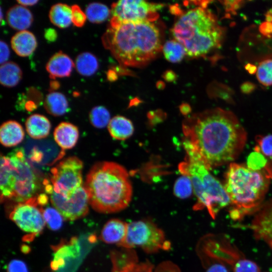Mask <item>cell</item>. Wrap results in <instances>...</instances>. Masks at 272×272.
I'll return each instance as SVG.
<instances>
[{
    "instance_id": "13",
    "label": "cell",
    "mask_w": 272,
    "mask_h": 272,
    "mask_svg": "<svg viewBox=\"0 0 272 272\" xmlns=\"http://www.w3.org/2000/svg\"><path fill=\"white\" fill-rule=\"evenodd\" d=\"M250 225L254 237L265 242L272 249V201H269L256 212Z\"/></svg>"
},
{
    "instance_id": "23",
    "label": "cell",
    "mask_w": 272,
    "mask_h": 272,
    "mask_svg": "<svg viewBox=\"0 0 272 272\" xmlns=\"http://www.w3.org/2000/svg\"><path fill=\"white\" fill-rule=\"evenodd\" d=\"M44 106L49 114L54 116H60L67 112L69 103L64 94L58 92H52L46 96Z\"/></svg>"
},
{
    "instance_id": "2",
    "label": "cell",
    "mask_w": 272,
    "mask_h": 272,
    "mask_svg": "<svg viewBox=\"0 0 272 272\" xmlns=\"http://www.w3.org/2000/svg\"><path fill=\"white\" fill-rule=\"evenodd\" d=\"M163 38V30L156 22H143L110 25L102 41L121 65L139 67L159 55Z\"/></svg>"
},
{
    "instance_id": "16",
    "label": "cell",
    "mask_w": 272,
    "mask_h": 272,
    "mask_svg": "<svg viewBox=\"0 0 272 272\" xmlns=\"http://www.w3.org/2000/svg\"><path fill=\"white\" fill-rule=\"evenodd\" d=\"M6 20L12 28L21 31L30 27L33 21V16L26 7L16 5L8 11Z\"/></svg>"
},
{
    "instance_id": "31",
    "label": "cell",
    "mask_w": 272,
    "mask_h": 272,
    "mask_svg": "<svg viewBox=\"0 0 272 272\" xmlns=\"http://www.w3.org/2000/svg\"><path fill=\"white\" fill-rule=\"evenodd\" d=\"M43 214L45 224L50 229L57 230L61 228L64 218L55 208H46Z\"/></svg>"
},
{
    "instance_id": "40",
    "label": "cell",
    "mask_w": 272,
    "mask_h": 272,
    "mask_svg": "<svg viewBox=\"0 0 272 272\" xmlns=\"http://www.w3.org/2000/svg\"><path fill=\"white\" fill-rule=\"evenodd\" d=\"M0 62L1 64H2L7 62V60H8L10 56V51L7 44L2 40H1L0 42Z\"/></svg>"
},
{
    "instance_id": "37",
    "label": "cell",
    "mask_w": 272,
    "mask_h": 272,
    "mask_svg": "<svg viewBox=\"0 0 272 272\" xmlns=\"http://www.w3.org/2000/svg\"><path fill=\"white\" fill-rule=\"evenodd\" d=\"M7 272H28V269L24 261L19 259H13L7 266Z\"/></svg>"
},
{
    "instance_id": "10",
    "label": "cell",
    "mask_w": 272,
    "mask_h": 272,
    "mask_svg": "<svg viewBox=\"0 0 272 272\" xmlns=\"http://www.w3.org/2000/svg\"><path fill=\"white\" fill-rule=\"evenodd\" d=\"M83 168V163L79 158H66L51 169L52 185H46L58 194L65 195L72 192L84 185Z\"/></svg>"
},
{
    "instance_id": "38",
    "label": "cell",
    "mask_w": 272,
    "mask_h": 272,
    "mask_svg": "<svg viewBox=\"0 0 272 272\" xmlns=\"http://www.w3.org/2000/svg\"><path fill=\"white\" fill-rule=\"evenodd\" d=\"M154 272H181L178 266L170 261H164L160 263Z\"/></svg>"
},
{
    "instance_id": "22",
    "label": "cell",
    "mask_w": 272,
    "mask_h": 272,
    "mask_svg": "<svg viewBox=\"0 0 272 272\" xmlns=\"http://www.w3.org/2000/svg\"><path fill=\"white\" fill-rule=\"evenodd\" d=\"M110 253L111 271H117L139 262L138 254L134 249L120 247Z\"/></svg>"
},
{
    "instance_id": "24",
    "label": "cell",
    "mask_w": 272,
    "mask_h": 272,
    "mask_svg": "<svg viewBox=\"0 0 272 272\" xmlns=\"http://www.w3.org/2000/svg\"><path fill=\"white\" fill-rule=\"evenodd\" d=\"M49 18L56 27L66 28L72 23V8L66 4H56L49 10Z\"/></svg>"
},
{
    "instance_id": "7",
    "label": "cell",
    "mask_w": 272,
    "mask_h": 272,
    "mask_svg": "<svg viewBox=\"0 0 272 272\" xmlns=\"http://www.w3.org/2000/svg\"><path fill=\"white\" fill-rule=\"evenodd\" d=\"M178 166L183 175L192 182L197 201L194 211L206 209L211 218L215 219L219 211L230 204L224 186L210 172V169L197 158L186 156Z\"/></svg>"
},
{
    "instance_id": "36",
    "label": "cell",
    "mask_w": 272,
    "mask_h": 272,
    "mask_svg": "<svg viewBox=\"0 0 272 272\" xmlns=\"http://www.w3.org/2000/svg\"><path fill=\"white\" fill-rule=\"evenodd\" d=\"M71 8L73 24L77 27H83L87 19L85 13L77 5H74Z\"/></svg>"
},
{
    "instance_id": "47",
    "label": "cell",
    "mask_w": 272,
    "mask_h": 272,
    "mask_svg": "<svg viewBox=\"0 0 272 272\" xmlns=\"http://www.w3.org/2000/svg\"><path fill=\"white\" fill-rule=\"evenodd\" d=\"M181 112L187 115L190 111V107L188 104L186 103L182 104L180 107Z\"/></svg>"
},
{
    "instance_id": "33",
    "label": "cell",
    "mask_w": 272,
    "mask_h": 272,
    "mask_svg": "<svg viewBox=\"0 0 272 272\" xmlns=\"http://www.w3.org/2000/svg\"><path fill=\"white\" fill-rule=\"evenodd\" d=\"M267 164L265 157L258 150L251 153L248 158L247 167L253 170H261L264 169Z\"/></svg>"
},
{
    "instance_id": "21",
    "label": "cell",
    "mask_w": 272,
    "mask_h": 272,
    "mask_svg": "<svg viewBox=\"0 0 272 272\" xmlns=\"http://www.w3.org/2000/svg\"><path fill=\"white\" fill-rule=\"evenodd\" d=\"M107 128L110 135L117 140H125L134 132V126L131 120L121 115L112 118Z\"/></svg>"
},
{
    "instance_id": "3",
    "label": "cell",
    "mask_w": 272,
    "mask_h": 272,
    "mask_svg": "<svg viewBox=\"0 0 272 272\" xmlns=\"http://www.w3.org/2000/svg\"><path fill=\"white\" fill-rule=\"evenodd\" d=\"M84 186L90 205L99 213L121 211L131 200L132 187L128 173L123 166L115 162L95 164L86 176Z\"/></svg>"
},
{
    "instance_id": "12",
    "label": "cell",
    "mask_w": 272,
    "mask_h": 272,
    "mask_svg": "<svg viewBox=\"0 0 272 272\" xmlns=\"http://www.w3.org/2000/svg\"><path fill=\"white\" fill-rule=\"evenodd\" d=\"M50 200L64 219L75 220L85 217L88 213L89 200L84 185L76 190L65 195L58 194L46 186Z\"/></svg>"
},
{
    "instance_id": "45",
    "label": "cell",
    "mask_w": 272,
    "mask_h": 272,
    "mask_svg": "<svg viewBox=\"0 0 272 272\" xmlns=\"http://www.w3.org/2000/svg\"><path fill=\"white\" fill-rule=\"evenodd\" d=\"M107 77L109 81H112L116 79L117 74L113 70H109L107 72Z\"/></svg>"
},
{
    "instance_id": "9",
    "label": "cell",
    "mask_w": 272,
    "mask_h": 272,
    "mask_svg": "<svg viewBox=\"0 0 272 272\" xmlns=\"http://www.w3.org/2000/svg\"><path fill=\"white\" fill-rule=\"evenodd\" d=\"M163 4L138 0H122L111 5L110 25L125 23L156 22Z\"/></svg>"
},
{
    "instance_id": "30",
    "label": "cell",
    "mask_w": 272,
    "mask_h": 272,
    "mask_svg": "<svg viewBox=\"0 0 272 272\" xmlns=\"http://www.w3.org/2000/svg\"><path fill=\"white\" fill-rule=\"evenodd\" d=\"M193 192L192 182L190 178L182 174L174 183L173 193L178 198L185 199L189 197Z\"/></svg>"
},
{
    "instance_id": "14",
    "label": "cell",
    "mask_w": 272,
    "mask_h": 272,
    "mask_svg": "<svg viewBox=\"0 0 272 272\" xmlns=\"http://www.w3.org/2000/svg\"><path fill=\"white\" fill-rule=\"evenodd\" d=\"M127 224L119 219L108 220L102 229L100 239L106 243L115 244L119 247L125 240Z\"/></svg>"
},
{
    "instance_id": "46",
    "label": "cell",
    "mask_w": 272,
    "mask_h": 272,
    "mask_svg": "<svg viewBox=\"0 0 272 272\" xmlns=\"http://www.w3.org/2000/svg\"><path fill=\"white\" fill-rule=\"evenodd\" d=\"M164 78L168 81H172L175 78V75L173 72L169 71L165 73Z\"/></svg>"
},
{
    "instance_id": "17",
    "label": "cell",
    "mask_w": 272,
    "mask_h": 272,
    "mask_svg": "<svg viewBox=\"0 0 272 272\" xmlns=\"http://www.w3.org/2000/svg\"><path fill=\"white\" fill-rule=\"evenodd\" d=\"M11 47L15 52L21 57L31 55L35 50L37 42L35 35L27 30L16 33L11 38Z\"/></svg>"
},
{
    "instance_id": "44",
    "label": "cell",
    "mask_w": 272,
    "mask_h": 272,
    "mask_svg": "<svg viewBox=\"0 0 272 272\" xmlns=\"http://www.w3.org/2000/svg\"><path fill=\"white\" fill-rule=\"evenodd\" d=\"M60 87V84L58 82L52 80L50 82L49 85V91L52 92H55L54 91L58 89Z\"/></svg>"
},
{
    "instance_id": "35",
    "label": "cell",
    "mask_w": 272,
    "mask_h": 272,
    "mask_svg": "<svg viewBox=\"0 0 272 272\" xmlns=\"http://www.w3.org/2000/svg\"><path fill=\"white\" fill-rule=\"evenodd\" d=\"M233 272H260L258 265L250 260L241 258L233 267Z\"/></svg>"
},
{
    "instance_id": "15",
    "label": "cell",
    "mask_w": 272,
    "mask_h": 272,
    "mask_svg": "<svg viewBox=\"0 0 272 272\" xmlns=\"http://www.w3.org/2000/svg\"><path fill=\"white\" fill-rule=\"evenodd\" d=\"M75 63L71 58L60 51L53 54L46 65V70L52 80L56 78L69 77L73 71Z\"/></svg>"
},
{
    "instance_id": "20",
    "label": "cell",
    "mask_w": 272,
    "mask_h": 272,
    "mask_svg": "<svg viewBox=\"0 0 272 272\" xmlns=\"http://www.w3.org/2000/svg\"><path fill=\"white\" fill-rule=\"evenodd\" d=\"M26 131L34 139H42L49 134L51 124L45 116L34 114L29 116L25 122Z\"/></svg>"
},
{
    "instance_id": "28",
    "label": "cell",
    "mask_w": 272,
    "mask_h": 272,
    "mask_svg": "<svg viewBox=\"0 0 272 272\" xmlns=\"http://www.w3.org/2000/svg\"><path fill=\"white\" fill-rule=\"evenodd\" d=\"M162 51L166 59L171 62H178L186 54L184 46L176 40L166 41L163 45Z\"/></svg>"
},
{
    "instance_id": "26",
    "label": "cell",
    "mask_w": 272,
    "mask_h": 272,
    "mask_svg": "<svg viewBox=\"0 0 272 272\" xmlns=\"http://www.w3.org/2000/svg\"><path fill=\"white\" fill-rule=\"evenodd\" d=\"M75 66L77 71L82 76L89 77L98 69L99 63L96 56L89 52L80 53L76 57Z\"/></svg>"
},
{
    "instance_id": "29",
    "label": "cell",
    "mask_w": 272,
    "mask_h": 272,
    "mask_svg": "<svg viewBox=\"0 0 272 272\" xmlns=\"http://www.w3.org/2000/svg\"><path fill=\"white\" fill-rule=\"evenodd\" d=\"M89 117L92 125L98 128L108 126L111 120L109 111L102 106L93 107L89 113Z\"/></svg>"
},
{
    "instance_id": "1",
    "label": "cell",
    "mask_w": 272,
    "mask_h": 272,
    "mask_svg": "<svg viewBox=\"0 0 272 272\" xmlns=\"http://www.w3.org/2000/svg\"><path fill=\"white\" fill-rule=\"evenodd\" d=\"M182 127L186 155L195 156L209 169L232 163L247 140L246 130L236 116L220 108L187 116Z\"/></svg>"
},
{
    "instance_id": "6",
    "label": "cell",
    "mask_w": 272,
    "mask_h": 272,
    "mask_svg": "<svg viewBox=\"0 0 272 272\" xmlns=\"http://www.w3.org/2000/svg\"><path fill=\"white\" fill-rule=\"evenodd\" d=\"M0 177L1 201L24 202L36 196L40 188V179L21 149L1 155Z\"/></svg>"
},
{
    "instance_id": "5",
    "label": "cell",
    "mask_w": 272,
    "mask_h": 272,
    "mask_svg": "<svg viewBox=\"0 0 272 272\" xmlns=\"http://www.w3.org/2000/svg\"><path fill=\"white\" fill-rule=\"evenodd\" d=\"M269 177L261 170L231 163L226 172L224 187L230 200L231 219L241 220L256 212L262 206L268 190Z\"/></svg>"
},
{
    "instance_id": "19",
    "label": "cell",
    "mask_w": 272,
    "mask_h": 272,
    "mask_svg": "<svg viewBox=\"0 0 272 272\" xmlns=\"http://www.w3.org/2000/svg\"><path fill=\"white\" fill-rule=\"evenodd\" d=\"M25 133L22 125L15 120L4 122L0 128V141L5 147L16 146L22 142Z\"/></svg>"
},
{
    "instance_id": "11",
    "label": "cell",
    "mask_w": 272,
    "mask_h": 272,
    "mask_svg": "<svg viewBox=\"0 0 272 272\" xmlns=\"http://www.w3.org/2000/svg\"><path fill=\"white\" fill-rule=\"evenodd\" d=\"M42 206L35 196L15 205L10 213L9 218L20 229L29 234L32 239L40 234L46 225Z\"/></svg>"
},
{
    "instance_id": "43",
    "label": "cell",
    "mask_w": 272,
    "mask_h": 272,
    "mask_svg": "<svg viewBox=\"0 0 272 272\" xmlns=\"http://www.w3.org/2000/svg\"><path fill=\"white\" fill-rule=\"evenodd\" d=\"M20 5L23 6H31L36 5L38 2V0H18L17 1Z\"/></svg>"
},
{
    "instance_id": "27",
    "label": "cell",
    "mask_w": 272,
    "mask_h": 272,
    "mask_svg": "<svg viewBox=\"0 0 272 272\" xmlns=\"http://www.w3.org/2000/svg\"><path fill=\"white\" fill-rule=\"evenodd\" d=\"M85 14L89 21L99 24L104 22L109 17L111 11L105 5L94 2L87 6Z\"/></svg>"
},
{
    "instance_id": "4",
    "label": "cell",
    "mask_w": 272,
    "mask_h": 272,
    "mask_svg": "<svg viewBox=\"0 0 272 272\" xmlns=\"http://www.w3.org/2000/svg\"><path fill=\"white\" fill-rule=\"evenodd\" d=\"M171 32L184 46L186 54L193 58L206 56L219 48L224 36V29L214 14L200 6L181 13Z\"/></svg>"
},
{
    "instance_id": "39",
    "label": "cell",
    "mask_w": 272,
    "mask_h": 272,
    "mask_svg": "<svg viewBox=\"0 0 272 272\" xmlns=\"http://www.w3.org/2000/svg\"><path fill=\"white\" fill-rule=\"evenodd\" d=\"M204 267L206 272H229L225 264L218 262L211 263Z\"/></svg>"
},
{
    "instance_id": "41",
    "label": "cell",
    "mask_w": 272,
    "mask_h": 272,
    "mask_svg": "<svg viewBox=\"0 0 272 272\" xmlns=\"http://www.w3.org/2000/svg\"><path fill=\"white\" fill-rule=\"evenodd\" d=\"M44 37L48 42H53L56 40L57 34L55 30L51 28H48L45 30Z\"/></svg>"
},
{
    "instance_id": "34",
    "label": "cell",
    "mask_w": 272,
    "mask_h": 272,
    "mask_svg": "<svg viewBox=\"0 0 272 272\" xmlns=\"http://www.w3.org/2000/svg\"><path fill=\"white\" fill-rule=\"evenodd\" d=\"M154 266L148 260L139 262L129 265L123 269L111 272H154Z\"/></svg>"
},
{
    "instance_id": "32",
    "label": "cell",
    "mask_w": 272,
    "mask_h": 272,
    "mask_svg": "<svg viewBox=\"0 0 272 272\" xmlns=\"http://www.w3.org/2000/svg\"><path fill=\"white\" fill-rule=\"evenodd\" d=\"M256 78L260 83L265 86L272 85V59L260 62L256 69Z\"/></svg>"
},
{
    "instance_id": "42",
    "label": "cell",
    "mask_w": 272,
    "mask_h": 272,
    "mask_svg": "<svg viewBox=\"0 0 272 272\" xmlns=\"http://www.w3.org/2000/svg\"><path fill=\"white\" fill-rule=\"evenodd\" d=\"M241 1H225L224 4L225 8L229 11H233L237 9L240 4H239Z\"/></svg>"
},
{
    "instance_id": "8",
    "label": "cell",
    "mask_w": 272,
    "mask_h": 272,
    "mask_svg": "<svg viewBox=\"0 0 272 272\" xmlns=\"http://www.w3.org/2000/svg\"><path fill=\"white\" fill-rule=\"evenodd\" d=\"M171 244L164 231L152 220L143 219L128 223L125 240L120 247L141 248L147 254H155L161 250H169Z\"/></svg>"
},
{
    "instance_id": "25",
    "label": "cell",
    "mask_w": 272,
    "mask_h": 272,
    "mask_svg": "<svg viewBox=\"0 0 272 272\" xmlns=\"http://www.w3.org/2000/svg\"><path fill=\"white\" fill-rule=\"evenodd\" d=\"M22 78V71L15 62L7 61L1 65V84L6 87H13L17 85Z\"/></svg>"
},
{
    "instance_id": "18",
    "label": "cell",
    "mask_w": 272,
    "mask_h": 272,
    "mask_svg": "<svg viewBox=\"0 0 272 272\" xmlns=\"http://www.w3.org/2000/svg\"><path fill=\"white\" fill-rule=\"evenodd\" d=\"M54 139L63 150L72 149L76 145L79 136L78 127L72 123L62 122L55 128Z\"/></svg>"
}]
</instances>
